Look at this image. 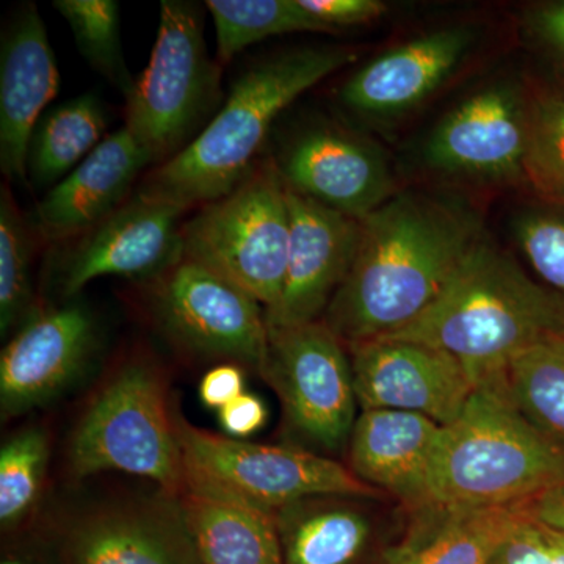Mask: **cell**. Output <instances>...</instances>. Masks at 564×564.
<instances>
[{
  "mask_svg": "<svg viewBox=\"0 0 564 564\" xmlns=\"http://www.w3.org/2000/svg\"><path fill=\"white\" fill-rule=\"evenodd\" d=\"M485 236L473 204L445 192L399 191L361 220V240L323 321L345 345L417 321Z\"/></svg>",
  "mask_w": 564,
  "mask_h": 564,
  "instance_id": "cell-1",
  "label": "cell"
},
{
  "mask_svg": "<svg viewBox=\"0 0 564 564\" xmlns=\"http://www.w3.org/2000/svg\"><path fill=\"white\" fill-rule=\"evenodd\" d=\"M356 58L358 52L350 47L306 46L256 63L236 80L204 131L152 170L137 193L184 210L228 195L256 165L282 110Z\"/></svg>",
  "mask_w": 564,
  "mask_h": 564,
  "instance_id": "cell-2",
  "label": "cell"
},
{
  "mask_svg": "<svg viewBox=\"0 0 564 564\" xmlns=\"http://www.w3.org/2000/svg\"><path fill=\"white\" fill-rule=\"evenodd\" d=\"M552 336H564L563 300L484 236L426 313L386 337L447 351L477 386Z\"/></svg>",
  "mask_w": 564,
  "mask_h": 564,
  "instance_id": "cell-3",
  "label": "cell"
},
{
  "mask_svg": "<svg viewBox=\"0 0 564 564\" xmlns=\"http://www.w3.org/2000/svg\"><path fill=\"white\" fill-rule=\"evenodd\" d=\"M563 481L564 445L519 410L500 373L477 384L443 426L425 503L513 507Z\"/></svg>",
  "mask_w": 564,
  "mask_h": 564,
  "instance_id": "cell-4",
  "label": "cell"
},
{
  "mask_svg": "<svg viewBox=\"0 0 564 564\" xmlns=\"http://www.w3.org/2000/svg\"><path fill=\"white\" fill-rule=\"evenodd\" d=\"M291 212L274 162L256 163L220 199L182 225L184 258L239 285L273 313L284 292Z\"/></svg>",
  "mask_w": 564,
  "mask_h": 564,
  "instance_id": "cell-5",
  "label": "cell"
},
{
  "mask_svg": "<svg viewBox=\"0 0 564 564\" xmlns=\"http://www.w3.org/2000/svg\"><path fill=\"white\" fill-rule=\"evenodd\" d=\"M203 29L198 3L162 0L158 40L128 98L124 124L158 166L204 131L221 99L220 63L207 54Z\"/></svg>",
  "mask_w": 564,
  "mask_h": 564,
  "instance_id": "cell-6",
  "label": "cell"
},
{
  "mask_svg": "<svg viewBox=\"0 0 564 564\" xmlns=\"http://www.w3.org/2000/svg\"><path fill=\"white\" fill-rule=\"evenodd\" d=\"M70 473H118L150 478L176 496L184 456L170 415L161 373L150 362H129L93 400L69 445Z\"/></svg>",
  "mask_w": 564,
  "mask_h": 564,
  "instance_id": "cell-7",
  "label": "cell"
},
{
  "mask_svg": "<svg viewBox=\"0 0 564 564\" xmlns=\"http://www.w3.org/2000/svg\"><path fill=\"white\" fill-rule=\"evenodd\" d=\"M262 378L280 399L292 440L322 455L347 451L361 410L347 345L323 318L303 325H269Z\"/></svg>",
  "mask_w": 564,
  "mask_h": 564,
  "instance_id": "cell-8",
  "label": "cell"
},
{
  "mask_svg": "<svg viewBox=\"0 0 564 564\" xmlns=\"http://www.w3.org/2000/svg\"><path fill=\"white\" fill-rule=\"evenodd\" d=\"M174 429L185 464L272 511L326 494L386 496L359 480L347 464L310 448L243 443L193 426L180 414Z\"/></svg>",
  "mask_w": 564,
  "mask_h": 564,
  "instance_id": "cell-9",
  "label": "cell"
},
{
  "mask_svg": "<svg viewBox=\"0 0 564 564\" xmlns=\"http://www.w3.org/2000/svg\"><path fill=\"white\" fill-rule=\"evenodd\" d=\"M530 98L532 87L516 79L467 96L426 137L422 161L429 172L470 187L525 182Z\"/></svg>",
  "mask_w": 564,
  "mask_h": 564,
  "instance_id": "cell-10",
  "label": "cell"
},
{
  "mask_svg": "<svg viewBox=\"0 0 564 564\" xmlns=\"http://www.w3.org/2000/svg\"><path fill=\"white\" fill-rule=\"evenodd\" d=\"M154 281L152 310L174 343L198 355L232 359L262 377L269 325L254 296L187 258Z\"/></svg>",
  "mask_w": 564,
  "mask_h": 564,
  "instance_id": "cell-11",
  "label": "cell"
},
{
  "mask_svg": "<svg viewBox=\"0 0 564 564\" xmlns=\"http://www.w3.org/2000/svg\"><path fill=\"white\" fill-rule=\"evenodd\" d=\"M347 348L361 411H406L445 426L477 388L458 359L433 345L377 337Z\"/></svg>",
  "mask_w": 564,
  "mask_h": 564,
  "instance_id": "cell-12",
  "label": "cell"
},
{
  "mask_svg": "<svg viewBox=\"0 0 564 564\" xmlns=\"http://www.w3.org/2000/svg\"><path fill=\"white\" fill-rule=\"evenodd\" d=\"M480 25H444L366 63L348 77L340 102L369 122L395 121L419 109L466 66L481 43Z\"/></svg>",
  "mask_w": 564,
  "mask_h": 564,
  "instance_id": "cell-13",
  "label": "cell"
},
{
  "mask_svg": "<svg viewBox=\"0 0 564 564\" xmlns=\"http://www.w3.org/2000/svg\"><path fill=\"white\" fill-rule=\"evenodd\" d=\"M274 165L291 191L356 220L399 192L383 150L332 122L293 135Z\"/></svg>",
  "mask_w": 564,
  "mask_h": 564,
  "instance_id": "cell-14",
  "label": "cell"
},
{
  "mask_svg": "<svg viewBox=\"0 0 564 564\" xmlns=\"http://www.w3.org/2000/svg\"><path fill=\"white\" fill-rule=\"evenodd\" d=\"M184 209L135 193L101 225L77 237L61 261L63 295L101 276L155 280L184 258Z\"/></svg>",
  "mask_w": 564,
  "mask_h": 564,
  "instance_id": "cell-15",
  "label": "cell"
},
{
  "mask_svg": "<svg viewBox=\"0 0 564 564\" xmlns=\"http://www.w3.org/2000/svg\"><path fill=\"white\" fill-rule=\"evenodd\" d=\"M288 202L291 240L284 292L280 306L267 314V323L276 326L322 321L350 272L361 240V220L289 187Z\"/></svg>",
  "mask_w": 564,
  "mask_h": 564,
  "instance_id": "cell-16",
  "label": "cell"
},
{
  "mask_svg": "<svg viewBox=\"0 0 564 564\" xmlns=\"http://www.w3.org/2000/svg\"><path fill=\"white\" fill-rule=\"evenodd\" d=\"M98 343L95 318L79 303L33 315L0 355L3 417L46 403L79 375Z\"/></svg>",
  "mask_w": 564,
  "mask_h": 564,
  "instance_id": "cell-17",
  "label": "cell"
},
{
  "mask_svg": "<svg viewBox=\"0 0 564 564\" xmlns=\"http://www.w3.org/2000/svg\"><path fill=\"white\" fill-rule=\"evenodd\" d=\"M284 564H362L383 533L406 522L391 497L326 494L274 511Z\"/></svg>",
  "mask_w": 564,
  "mask_h": 564,
  "instance_id": "cell-18",
  "label": "cell"
},
{
  "mask_svg": "<svg viewBox=\"0 0 564 564\" xmlns=\"http://www.w3.org/2000/svg\"><path fill=\"white\" fill-rule=\"evenodd\" d=\"M61 88L46 25L35 6L10 21L0 47V169L28 184V147L36 121Z\"/></svg>",
  "mask_w": 564,
  "mask_h": 564,
  "instance_id": "cell-19",
  "label": "cell"
},
{
  "mask_svg": "<svg viewBox=\"0 0 564 564\" xmlns=\"http://www.w3.org/2000/svg\"><path fill=\"white\" fill-rule=\"evenodd\" d=\"M151 163L150 152L122 126L36 204L29 221L33 231L51 242L91 231L128 202L133 182Z\"/></svg>",
  "mask_w": 564,
  "mask_h": 564,
  "instance_id": "cell-20",
  "label": "cell"
},
{
  "mask_svg": "<svg viewBox=\"0 0 564 564\" xmlns=\"http://www.w3.org/2000/svg\"><path fill=\"white\" fill-rule=\"evenodd\" d=\"M174 497L199 563L284 564L274 511L245 499L188 464Z\"/></svg>",
  "mask_w": 564,
  "mask_h": 564,
  "instance_id": "cell-21",
  "label": "cell"
},
{
  "mask_svg": "<svg viewBox=\"0 0 564 564\" xmlns=\"http://www.w3.org/2000/svg\"><path fill=\"white\" fill-rule=\"evenodd\" d=\"M443 425L406 411L367 410L348 441V469L406 510L426 502V486Z\"/></svg>",
  "mask_w": 564,
  "mask_h": 564,
  "instance_id": "cell-22",
  "label": "cell"
},
{
  "mask_svg": "<svg viewBox=\"0 0 564 564\" xmlns=\"http://www.w3.org/2000/svg\"><path fill=\"white\" fill-rule=\"evenodd\" d=\"M69 564H202L176 497L87 516L65 544Z\"/></svg>",
  "mask_w": 564,
  "mask_h": 564,
  "instance_id": "cell-23",
  "label": "cell"
},
{
  "mask_svg": "<svg viewBox=\"0 0 564 564\" xmlns=\"http://www.w3.org/2000/svg\"><path fill=\"white\" fill-rule=\"evenodd\" d=\"M522 518L519 505H421L406 510V524L380 564H489Z\"/></svg>",
  "mask_w": 564,
  "mask_h": 564,
  "instance_id": "cell-24",
  "label": "cell"
},
{
  "mask_svg": "<svg viewBox=\"0 0 564 564\" xmlns=\"http://www.w3.org/2000/svg\"><path fill=\"white\" fill-rule=\"evenodd\" d=\"M106 128V110L95 93L50 107L29 139L31 185L51 191L99 147Z\"/></svg>",
  "mask_w": 564,
  "mask_h": 564,
  "instance_id": "cell-25",
  "label": "cell"
},
{
  "mask_svg": "<svg viewBox=\"0 0 564 564\" xmlns=\"http://www.w3.org/2000/svg\"><path fill=\"white\" fill-rule=\"evenodd\" d=\"M511 399L545 434L564 445V336H552L508 364Z\"/></svg>",
  "mask_w": 564,
  "mask_h": 564,
  "instance_id": "cell-26",
  "label": "cell"
},
{
  "mask_svg": "<svg viewBox=\"0 0 564 564\" xmlns=\"http://www.w3.org/2000/svg\"><path fill=\"white\" fill-rule=\"evenodd\" d=\"M206 9L217 32L218 63H229L247 47L273 36L332 33L299 0H207Z\"/></svg>",
  "mask_w": 564,
  "mask_h": 564,
  "instance_id": "cell-27",
  "label": "cell"
},
{
  "mask_svg": "<svg viewBox=\"0 0 564 564\" xmlns=\"http://www.w3.org/2000/svg\"><path fill=\"white\" fill-rule=\"evenodd\" d=\"M52 7L68 22L82 57L128 99L135 80L122 52L120 3L115 0H55Z\"/></svg>",
  "mask_w": 564,
  "mask_h": 564,
  "instance_id": "cell-28",
  "label": "cell"
},
{
  "mask_svg": "<svg viewBox=\"0 0 564 564\" xmlns=\"http://www.w3.org/2000/svg\"><path fill=\"white\" fill-rule=\"evenodd\" d=\"M525 182L538 199L564 206V99L532 87Z\"/></svg>",
  "mask_w": 564,
  "mask_h": 564,
  "instance_id": "cell-29",
  "label": "cell"
},
{
  "mask_svg": "<svg viewBox=\"0 0 564 564\" xmlns=\"http://www.w3.org/2000/svg\"><path fill=\"white\" fill-rule=\"evenodd\" d=\"M32 225L22 218L7 185L0 195V332L31 313Z\"/></svg>",
  "mask_w": 564,
  "mask_h": 564,
  "instance_id": "cell-30",
  "label": "cell"
},
{
  "mask_svg": "<svg viewBox=\"0 0 564 564\" xmlns=\"http://www.w3.org/2000/svg\"><path fill=\"white\" fill-rule=\"evenodd\" d=\"M511 231L538 281L564 302V206L527 204L516 212Z\"/></svg>",
  "mask_w": 564,
  "mask_h": 564,
  "instance_id": "cell-31",
  "label": "cell"
},
{
  "mask_svg": "<svg viewBox=\"0 0 564 564\" xmlns=\"http://www.w3.org/2000/svg\"><path fill=\"white\" fill-rule=\"evenodd\" d=\"M50 444L46 433L29 429L11 437L0 451V522L11 527L31 510L39 497Z\"/></svg>",
  "mask_w": 564,
  "mask_h": 564,
  "instance_id": "cell-32",
  "label": "cell"
},
{
  "mask_svg": "<svg viewBox=\"0 0 564 564\" xmlns=\"http://www.w3.org/2000/svg\"><path fill=\"white\" fill-rule=\"evenodd\" d=\"M518 25L522 44L547 80L544 90L564 99V0L525 6Z\"/></svg>",
  "mask_w": 564,
  "mask_h": 564,
  "instance_id": "cell-33",
  "label": "cell"
},
{
  "mask_svg": "<svg viewBox=\"0 0 564 564\" xmlns=\"http://www.w3.org/2000/svg\"><path fill=\"white\" fill-rule=\"evenodd\" d=\"M489 564H564V532L524 514Z\"/></svg>",
  "mask_w": 564,
  "mask_h": 564,
  "instance_id": "cell-34",
  "label": "cell"
},
{
  "mask_svg": "<svg viewBox=\"0 0 564 564\" xmlns=\"http://www.w3.org/2000/svg\"><path fill=\"white\" fill-rule=\"evenodd\" d=\"M311 17L336 33L348 28L372 24L388 13L381 0H299Z\"/></svg>",
  "mask_w": 564,
  "mask_h": 564,
  "instance_id": "cell-35",
  "label": "cell"
},
{
  "mask_svg": "<svg viewBox=\"0 0 564 564\" xmlns=\"http://www.w3.org/2000/svg\"><path fill=\"white\" fill-rule=\"evenodd\" d=\"M218 419H220L223 432L229 436L248 437L265 425L269 410L258 395L245 392L221 408Z\"/></svg>",
  "mask_w": 564,
  "mask_h": 564,
  "instance_id": "cell-36",
  "label": "cell"
},
{
  "mask_svg": "<svg viewBox=\"0 0 564 564\" xmlns=\"http://www.w3.org/2000/svg\"><path fill=\"white\" fill-rule=\"evenodd\" d=\"M243 369L237 364H221L204 375L199 383V399L204 406L220 411L226 404L242 395Z\"/></svg>",
  "mask_w": 564,
  "mask_h": 564,
  "instance_id": "cell-37",
  "label": "cell"
},
{
  "mask_svg": "<svg viewBox=\"0 0 564 564\" xmlns=\"http://www.w3.org/2000/svg\"><path fill=\"white\" fill-rule=\"evenodd\" d=\"M519 508L527 518L564 532V481L519 503Z\"/></svg>",
  "mask_w": 564,
  "mask_h": 564,
  "instance_id": "cell-38",
  "label": "cell"
},
{
  "mask_svg": "<svg viewBox=\"0 0 564 564\" xmlns=\"http://www.w3.org/2000/svg\"><path fill=\"white\" fill-rule=\"evenodd\" d=\"M2 564H22V563H20V562H11V560H10V562H3Z\"/></svg>",
  "mask_w": 564,
  "mask_h": 564,
  "instance_id": "cell-39",
  "label": "cell"
}]
</instances>
